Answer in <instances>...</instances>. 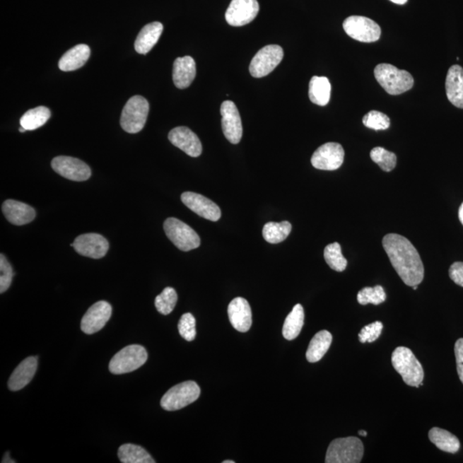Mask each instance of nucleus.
Masks as SVG:
<instances>
[{"label":"nucleus","instance_id":"obj_1","mask_svg":"<svg viewBox=\"0 0 463 463\" xmlns=\"http://www.w3.org/2000/svg\"><path fill=\"white\" fill-rule=\"evenodd\" d=\"M382 247L406 285L414 287L421 283L424 278V265L417 250L406 238L389 233L382 239Z\"/></svg>","mask_w":463,"mask_h":463},{"label":"nucleus","instance_id":"obj_19","mask_svg":"<svg viewBox=\"0 0 463 463\" xmlns=\"http://www.w3.org/2000/svg\"><path fill=\"white\" fill-rule=\"evenodd\" d=\"M229 320L238 332H247L252 324V313L248 301L244 298L233 299L228 309Z\"/></svg>","mask_w":463,"mask_h":463},{"label":"nucleus","instance_id":"obj_31","mask_svg":"<svg viewBox=\"0 0 463 463\" xmlns=\"http://www.w3.org/2000/svg\"><path fill=\"white\" fill-rule=\"evenodd\" d=\"M51 111L46 107H37L24 114L20 119V124L27 131H34L42 127L50 119Z\"/></svg>","mask_w":463,"mask_h":463},{"label":"nucleus","instance_id":"obj_16","mask_svg":"<svg viewBox=\"0 0 463 463\" xmlns=\"http://www.w3.org/2000/svg\"><path fill=\"white\" fill-rule=\"evenodd\" d=\"M112 307L107 301H98L84 314L81 329L87 335L100 332L110 320Z\"/></svg>","mask_w":463,"mask_h":463},{"label":"nucleus","instance_id":"obj_15","mask_svg":"<svg viewBox=\"0 0 463 463\" xmlns=\"http://www.w3.org/2000/svg\"><path fill=\"white\" fill-rule=\"evenodd\" d=\"M71 247L80 255L100 259L106 256L110 244L106 238L98 233H86L76 237Z\"/></svg>","mask_w":463,"mask_h":463},{"label":"nucleus","instance_id":"obj_34","mask_svg":"<svg viewBox=\"0 0 463 463\" xmlns=\"http://www.w3.org/2000/svg\"><path fill=\"white\" fill-rule=\"evenodd\" d=\"M178 300V295L172 288H166L156 298L155 305L160 313L163 315H168L175 307Z\"/></svg>","mask_w":463,"mask_h":463},{"label":"nucleus","instance_id":"obj_20","mask_svg":"<svg viewBox=\"0 0 463 463\" xmlns=\"http://www.w3.org/2000/svg\"><path fill=\"white\" fill-rule=\"evenodd\" d=\"M37 366V357H28L11 374L9 382H8V387L12 392H18L25 387L33 380Z\"/></svg>","mask_w":463,"mask_h":463},{"label":"nucleus","instance_id":"obj_29","mask_svg":"<svg viewBox=\"0 0 463 463\" xmlns=\"http://www.w3.org/2000/svg\"><path fill=\"white\" fill-rule=\"evenodd\" d=\"M305 320V312L303 307L300 304H297L293 308L292 312L288 314L287 319L285 320L283 335L285 339L288 341L295 340L300 335L302 328H303Z\"/></svg>","mask_w":463,"mask_h":463},{"label":"nucleus","instance_id":"obj_47","mask_svg":"<svg viewBox=\"0 0 463 463\" xmlns=\"http://www.w3.org/2000/svg\"><path fill=\"white\" fill-rule=\"evenodd\" d=\"M26 131H27L26 129H24V128L22 127H20V129H19V131H20V132H25Z\"/></svg>","mask_w":463,"mask_h":463},{"label":"nucleus","instance_id":"obj_23","mask_svg":"<svg viewBox=\"0 0 463 463\" xmlns=\"http://www.w3.org/2000/svg\"><path fill=\"white\" fill-rule=\"evenodd\" d=\"M446 95L455 107L463 110V69L455 64L450 68L446 76Z\"/></svg>","mask_w":463,"mask_h":463},{"label":"nucleus","instance_id":"obj_6","mask_svg":"<svg viewBox=\"0 0 463 463\" xmlns=\"http://www.w3.org/2000/svg\"><path fill=\"white\" fill-rule=\"evenodd\" d=\"M201 390L197 382L187 381L168 390L160 401V406L167 411H176L199 399Z\"/></svg>","mask_w":463,"mask_h":463},{"label":"nucleus","instance_id":"obj_22","mask_svg":"<svg viewBox=\"0 0 463 463\" xmlns=\"http://www.w3.org/2000/svg\"><path fill=\"white\" fill-rule=\"evenodd\" d=\"M197 74L195 60L190 56L175 59L172 80L177 88L184 90L191 86Z\"/></svg>","mask_w":463,"mask_h":463},{"label":"nucleus","instance_id":"obj_33","mask_svg":"<svg viewBox=\"0 0 463 463\" xmlns=\"http://www.w3.org/2000/svg\"><path fill=\"white\" fill-rule=\"evenodd\" d=\"M324 259L330 268L337 272L344 271L347 268L348 261L342 255L339 243L329 244L324 249Z\"/></svg>","mask_w":463,"mask_h":463},{"label":"nucleus","instance_id":"obj_2","mask_svg":"<svg viewBox=\"0 0 463 463\" xmlns=\"http://www.w3.org/2000/svg\"><path fill=\"white\" fill-rule=\"evenodd\" d=\"M374 75L382 88L392 95H398L411 90L414 78L409 72L399 70L389 64H380L374 70Z\"/></svg>","mask_w":463,"mask_h":463},{"label":"nucleus","instance_id":"obj_7","mask_svg":"<svg viewBox=\"0 0 463 463\" xmlns=\"http://www.w3.org/2000/svg\"><path fill=\"white\" fill-rule=\"evenodd\" d=\"M147 360L148 353L143 346H127L112 357L110 370L116 375L131 373L143 365Z\"/></svg>","mask_w":463,"mask_h":463},{"label":"nucleus","instance_id":"obj_38","mask_svg":"<svg viewBox=\"0 0 463 463\" xmlns=\"http://www.w3.org/2000/svg\"><path fill=\"white\" fill-rule=\"evenodd\" d=\"M179 332L180 336L187 341H192L197 335L196 320L191 313H185L180 317L179 324Z\"/></svg>","mask_w":463,"mask_h":463},{"label":"nucleus","instance_id":"obj_17","mask_svg":"<svg viewBox=\"0 0 463 463\" xmlns=\"http://www.w3.org/2000/svg\"><path fill=\"white\" fill-rule=\"evenodd\" d=\"M181 201L192 211L204 219L217 221L221 218V209L216 204L199 193L187 192L181 195Z\"/></svg>","mask_w":463,"mask_h":463},{"label":"nucleus","instance_id":"obj_37","mask_svg":"<svg viewBox=\"0 0 463 463\" xmlns=\"http://www.w3.org/2000/svg\"><path fill=\"white\" fill-rule=\"evenodd\" d=\"M363 124L366 127L375 131L387 130L390 126L389 117L378 111H370L363 118Z\"/></svg>","mask_w":463,"mask_h":463},{"label":"nucleus","instance_id":"obj_35","mask_svg":"<svg viewBox=\"0 0 463 463\" xmlns=\"http://www.w3.org/2000/svg\"><path fill=\"white\" fill-rule=\"evenodd\" d=\"M370 158L385 172L392 171L397 166V156L393 152L386 151L382 147L374 148L370 151Z\"/></svg>","mask_w":463,"mask_h":463},{"label":"nucleus","instance_id":"obj_48","mask_svg":"<svg viewBox=\"0 0 463 463\" xmlns=\"http://www.w3.org/2000/svg\"><path fill=\"white\" fill-rule=\"evenodd\" d=\"M223 463H235L233 461H224Z\"/></svg>","mask_w":463,"mask_h":463},{"label":"nucleus","instance_id":"obj_3","mask_svg":"<svg viewBox=\"0 0 463 463\" xmlns=\"http://www.w3.org/2000/svg\"><path fill=\"white\" fill-rule=\"evenodd\" d=\"M392 362L406 385L420 387L424 380V370L411 350L405 347L397 348L392 353Z\"/></svg>","mask_w":463,"mask_h":463},{"label":"nucleus","instance_id":"obj_11","mask_svg":"<svg viewBox=\"0 0 463 463\" xmlns=\"http://www.w3.org/2000/svg\"><path fill=\"white\" fill-rule=\"evenodd\" d=\"M345 152L341 145L327 143L313 153L312 165L320 170L333 171L339 168L344 160Z\"/></svg>","mask_w":463,"mask_h":463},{"label":"nucleus","instance_id":"obj_26","mask_svg":"<svg viewBox=\"0 0 463 463\" xmlns=\"http://www.w3.org/2000/svg\"><path fill=\"white\" fill-rule=\"evenodd\" d=\"M332 335L327 330H322L313 336L307 351V359L310 363H316L322 360L332 345Z\"/></svg>","mask_w":463,"mask_h":463},{"label":"nucleus","instance_id":"obj_30","mask_svg":"<svg viewBox=\"0 0 463 463\" xmlns=\"http://www.w3.org/2000/svg\"><path fill=\"white\" fill-rule=\"evenodd\" d=\"M118 457L123 463H155L147 450L143 447L127 444L119 447Z\"/></svg>","mask_w":463,"mask_h":463},{"label":"nucleus","instance_id":"obj_14","mask_svg":"<svg viewBox=\"0 0 463 463\" xmlns=\"http://www.w3.org/2000/svg\"><path fill=\"white\" fill-rule=\"evenodd\" d=\"M221 115L224 136L231 143H239L242 139L243 127L236 105L231 100H225L221 104Z\"/></svg>","mask_w":463,"mask_h":463},{"label":"nucleus","instance_id":"obj_12","mask_svg":"<svg viewBox=\"0 0 463 463\" xmlns=\"http://www.w3.org/2000/svg\"><path fill=\"white\" fill-rule=\"evenodd\" d=\"M52 168L59 175L74 181L90 178L91 169L83 160L70 156H57L52 160Z\"/></svg>","mask_w":463,"mask_h":463},{"label":"nucleus","instance_id":"obj_39","mask_svg":"<svg viewBox=\"0 0 463 463\" xmlns=\"http://www.w3.org/2000/svg\"><path fill=\"white\" fill-rule=\"evenodd\" d=\"M14 273L11 265L4 254L0 255V293L10 288Z\"/></svg>","mask_w":463,"mask_h":463},{"label":"nucleus","instance_id":"obj_44","mask_svg":"<svg viewBox=\"0 0 463 463\" xmlns=\"http://www.w3.org/2000/svg\"><path fill=\"white\" fill-rule=\"evenodd\" d=\"M459 219H460V221L463 225V203L462 204L460 209H459Z\"/></svg>","mask_w":463,"mask_h":463},{"label":"nucleus","instance_id":"obj_42","mask_svg":"<svg viewBox=\"0 0 463 463\" xmlns=\"http://www.w3.org/2000/svg\"><path fill=\"white\" fill-rule=\"evenodd\" d=\"M450 277L455 283L463 288V262H457L450 268Z\"/></svg>","mask_w":463,"mask_h":463},{"label":"nucleus","instance_id":"obj_36","mask_svg":"<svg viewBox=\"0 0 463 463\" xmlns=\"http://www.w3.org/2000/svg\"><path fill=\"white\" fill-rule=\"evenodd\" d=\"M358 302L361 305H380L386 300L385 289L381 286L374 288H365L361 289L357 295Z\"/></svg>","mask_w":463,"mask_h":463},{"label":"nucleus","instance_id":"obj_32","mask_svg":"<svg viewBox=\"0 0 463 463\" xmlns=\"http://www.w3.org/2000/svg\"><path fill=\"white\" fill-rule=\"evenodd\" d=\"M291 230L292 225L287 221H281V223L271 221L264 225L263 236L267 242L278 244L287 239Z\"/></svg>","mask_w":463,"mask_h":463},{"label":"nucleus","instance_id":"obj_40","mask_svg":"<svg viewBox=\"0 0 463 463\" xmlns=\"http://www.w3.org/2000/svg\"><path fill=\"white\" fill-rule=\"evenodd\" d=\"M382 329H384V325L378 321L365 326L359 334L360 341L361 344H365V342L370 344V342L375 341L380 336Z\"/></svg>","mask_w":463,"mask_h":463},{"label":"nucleus","instance_id":"obj_5","mask_svg":"<svg viewBox=\"0 0 463 463\" xmlns=\"http://www.w3.org/2000/svg\"><path fill=\"white\" fill-rule=\"evenodd\" d=\"M150 105L141 95H135L124 107L120 124L128 134H138L143 130L148 118Z\"/></svg>","mask_w":463,"mask_h":463},{"label":"nucleus","instance_id":"obj_41","mask_svg":"<svg viewBox=\"0 0 463 463\" xmlns=\"http://www.w3.org/2000/svg\"><path fill=\"white\" fill-rule=\"evenodd\" d=\"M455 356H456L458 376L463 384V338L458 339L455 344Z\"/></svg>","mask_w":463,"mask_h":463},{"label":"nucleus","instance_id":"obj_24","mask_svg":"<svg viewBox=\"0 0 463 463\" xmlns=\"http://www.w3.org/2000/svg\"><path fill=\"white\" fill-rule=\"evenodd\" d=\"M163 31V25L159 22L147 24L139 32L135 42V49L140 54H147L157 42Z\"/></svg>","mask_w":463,"mask_h":463},{"label":"nucleus","instance_id":"obj_27","mask_svg":"<svg viewBox=\"0 0 463 463\" xmlns=\"http://www.w3.org/2000/svg\"><path fill=\"white\" fill-rule=\"evenodd\" d=\"M332 86L325 76H313L309 84V98L314 104L326 106L329 102Z\"/></svg>","mask_w":463,"mask_h":463},{"label":"nucleus","instance_id":"obj_28","mask_svg":"<svg viewBox=\"0 0 463 463\" xmlns=\"http://www.w3.org/2000/svg\"><path fill=\"white\" fill-rule=\"evenodd\" d=\"M429 440L437 448L448 453H457L460 450V441L448 430L434 428L430 430Z\"/></svg>","mask_w":463,"mask_h":463},{"label":"nucleus","instance_id":"obj_43","mask_svg":"<svg viewBox=\"0 0 463 463\" xmlns=\"http://www.w3.org/2000/svg\"><path fill=\"white\" fill-rule=\"evenodd\" d=\"M2 462H5V463H7V462H8V463H10V462H11V463H13V462H15L11 460V458L10 456H9V453H6V456L4 457V458H3V461H2Z\"/></svg>","mask_w":463,"mask_h":463},{"label":"nucleus","instance_id":"obj_9","mask_svg":"<svg viewBox=\"0 0 463 463\" xmlns=\"http://www.w3.org/2000/svg\"><path fill=\"white\" fill-rule=\"evenodd\" d=\"M344 29L350 37L361 42H375L381 35V28L373 20L361 16H351L345 20Z\"/></svg>","mask_w":463,"mask_h":463},{"label":"nucleus","instance_id":"obj_21","mask_svg":"<svg viewBox=\"0 0 463 463\" xmlns=\"http://www.w3.org/2000/svg\"><path fill=\"white\" fill-rule=\"evenodd\" d=\"M2 211L6 219L17 226L31 223L36 216L35 209L30 205L15 200H6L3 204Z\"/></svg>","mask_w":463,"mask_h":463},{"label":"nucleus","instance_id":"obj_45","mask_svg":"<svg viewBox=\"0 0 463 463\" xmlns=\"http://www.w3.org/2000/svg\"><path fill=\"white\" fill-rule=\"evenodd\" d=\"M390 1L397 4V5H404V4L408 2V0H390Z\"/></svg>","mask_w":463,"mask_h":463},{"label":"nucleus","instance_id":"obj_49","mask_svg":"<svg viewBox=\"0 0 463 463\" xmlns=\"http://www.w3.org/2000/svg\"><path fill=\"white\" fill-rule=\"evenodd\" d=\"M417 288H418V286H414V287H413L414 290H416Z\"/></svg>","mask_w":463,"mask_h":463},{"label":"nucleus","instance_id":"obj_18","mask_svg":"<svg viewBox=\"0 0 463 463\" xmlns=\"http://www.w3.org/2000/svg\"><path fill=\"white\" fill-rule=\"evenodd\" d=\"M168 139L175 147L188 156L199 157L202 154L203 146L199 136L187 127H179L172 129L169 132Z\"/></svg>","mask_w":463,"mask_h":463},{"label":"nucleus","instance_id":"obj_46","mask_svg":"<svg viewBox=\"0 0 463 463\" xmlns=\"http://www.w3.org/2000/svg\"><path fill=\"white\" fill-rule=\"evenodd\" d=\"M359 434L361 435V436H363V437L368 436V433H366L365 430H361Z\"/></svg>","mask_w":463,"mask_h":463},{"label":"nucleus","instance_id":"obj_4","mask_svg":"<svg viewBox=\"0 0 463 463\" xmlns=\"http://www.w3.org/2000/svg\"><path fill=\"white\" fill-rule=\"evenodd\" d=\"M364 456V445L359 438L348 437L336 438L330 443L326 463H359Z\"/></svg>","mask_w":463,"mask_h":463},{"label":"nucleus","instance_id":"obj_10","mask_svg":"<svg viewBox=\"0 0 463 463\" xmlns=\"http://www.w3.org/2000/svg\"><path fill=\"white\" fill-rule=\"evenodd\" d=\"M283 55V48L278 45H269L262 48L250 64V74L253 78H264L279 66Z\"/></svg>","mask_w":463,"mask_h":463},{"label":"nucleus","instance_id":"obj_13","mask_svg":"<svg viewBox=\"0 0 463 463\" xmlns=\"http://www.w3.org/2000/svg\"><path fill=\"white\" fill-rule=\"evenodd\" d=\"M259 12L257 0H232L225 18L229 25L241 27L252 22Z\"/></svg>","mask_w":463,"mask_h":463},{"label":"nucleus","instance_id":"obj_25","mask_svg":"<svg viewBox=\"0 0 463 463\" xmlns=\"http://www.w3.org/2000/svg\"><path fill=\"white\" fill-rule=\"evenodd\" d=\"M90 56V47L86 44H79L62 56L59 62V69L63 71L78 70L86 64Z\"/></svg>","mask_w":463,"mask_h":463},{"label":"nucleus","instance_id":"obj_8","mask_svg":"<svg viewBox=\"0 0 463 463\" xmlns=\"http://www.w3.org/2000/svg\"><path fill=\"white\" fill-rule=\"evenodd\" d=\"M164 231L168 239L181 251L189 252L199 247V235L179 219L171 217L165 221Z\"/></svg>","mask_w":463,"mask_h":463}]
</instances>
